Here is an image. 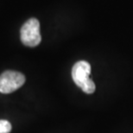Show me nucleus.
I'll list each match as a JSON object with an SVG mask.
<instances>
[{
	"label": "nucleus",
	"instance_id": "obj_3",
	"mask_svg": "<svg viewBox=\"0 0 133 133\" xmlns=\"http://www.w3.org/2000/svg\"><path fill=\"white\" fill-rule=\"evenodd\" d=\"M25 82V76L22 73L7 70L0 75V92L11 94L20 88Z\"/></svg>",
	"mask_w": 133,
	"mask_h": 133
},
{
	"label": "nucleus",
	"instance_id": "obj_2",
	"mask_svg": "<svg viewBox=\"0 0 133 133\" xmlns=\"http://www.w3.org/2000/svg\"><path fill=\"white\" fill-rule=\"evenodd\" d=\"M21 41L25 46L36 47L42 41L40 23L36 18H30L22 26L20 30Z\"/></svg>",
	"mask_w": 133,
	"mask_h": 133
},
{
	"label": "nucleus",
	"instance_id": "obj_4",
	"mask_svg": "<svg viewBox=\"0 0 133 133\" xmlns=\"http://www.w3.org/2000/svg\"><path fill=\"white\" fill-rule=\"evenodd\" d=\"M11 131V124L4 119H0V133H10Z\"/></svg>",
	"mask_w": 133,
	"mask_h": 133
},
{
	"label": "nucleus",
	"instance_id": "obj_1",
	"mask_svg": "<svg viewBox=\"0 0 133 133\" xmlns=\"http://www.w3.org/2000/svg\"><path fill=\"white\" fill-rule=\"evenodd\" d=\"M91 66L86 61H79L72 68V78L76 86L87 94H94L96 87L94 81L90 78Z\"/></svg>",
	"mask_w": 133,
	"mask_h": 133
}]
</instances>
